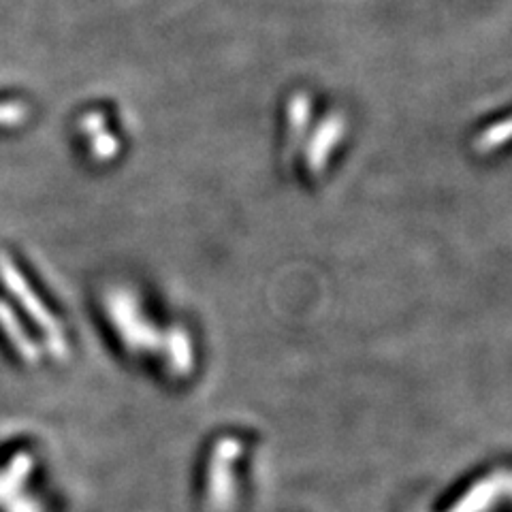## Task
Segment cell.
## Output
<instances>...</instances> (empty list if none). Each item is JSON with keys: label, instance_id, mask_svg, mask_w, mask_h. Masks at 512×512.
Listing matches in <instances>:
<instances>
[{"label": "cell", "instance_id": "1", "mask_svg": "<svg viewBox=\"0 0 512 512\" xmlns=\"http://www.w3.org/2000/svg\"><path fill=\"white\" fill-rule=\"evenodd\" d=\"M5 265H7V263H5ZM5 280H7V284L13 288V293L24 301L26 310H28L32 316L39 318L41 327H45L47 331L54 329V325H56L54 318H50V314H47V312L43 310V306H41L37 297H32V295L28 293V288H26L24 280H22L18 274H15V271H13L9 265H7V271H5Z\"/></svg>", "mask_w": 512, "mask_h": 512}]
</instances>
